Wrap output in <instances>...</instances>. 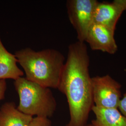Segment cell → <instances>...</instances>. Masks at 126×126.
<instances>
[{"label":"cell","instance_id":"cell-6","mask_svg":"<svg viewBox=\"0 0 126 126\" xmlns=\"http://www.w3.org/2000/svg\"><path fill=\"white\" fill-rule=\"evenodd\" d=\"M114 32L105 26L93 23L87 32L85 42L89 44L92 50L115 54L118 46L114 38Z\"/></svg>","mask_w":126,"mask_h":126},{"label":"cell","instance_id":"cell-12","mask_svg":"<svg viewBox=\"0 0 126 126\" xmlns=\"http://www.w3.org/2000/svg\"><path fill=\"white\" fill-rule=\"evenodd\" d=\"M118 108L122 114L126 117V92L122 96Z\"/></svg>","mask_w":126,"mask_h":126},{"label":"cell","instance_id":"cell-5","mask_svg":"<svg viewBox=\"0 0 126 126\" xmlns=\"http://www.w3.org/2000/svg\"><path fill=\"white\" fill-rule=\"evenodd\" d=\"M94 106L101 108H118L122 98L121 84L109 75L92 78Z\"/></svg>","mask_w":126,"mask_h":126},{"label":"cell","instance_id":"cell-10","mask_svg":"<svg viewBox=\"0 0 126 126\" xmlns=\"http://www.w3.org/2000/svg\"><path fill=\"white\" fill-rule=\"evenodd\" d=\"M92 111L95 115L91 126H126V117L118 108H101L94 106Z\"/></svg>","mask_w":126,"mask_h":126},{"label":"cell","instance_id":"cell-9","mask_svg":"<svg viewBox=\"0 0 126 126\" xmlns=\"http://www.w3.org/2000/svg\"><path fill=\"white\" fill-rule=\"evenodd\" d=\"M33 118L18 110L14 102H6L0 107V126H29Z\"/></svg>","mask_w":126,"mask_h":126},{"label":"cell","instance_id":"cell-4","mask_svg":"<svg viewBox=\"0 0 126 126\" xmlns=\"http://www.w3.org/2000/svg\"><path fill=\"white\" fill-rule=\"evenodd\" d=\"M96 0H68L66 9L70 22L76 32L78 41L85 43L89 28L93 23Z\"/></svg>","mask_w":126,"mask_h":126},{"label":"cell","instance_id":"cell-13","mask_svg":"<svg viewBox=\"0 0 126 126\" xmlns=\"http://www.w3.org/2000/svg\"><path fill=\"white\" fill-rule=\"evenodd\" d=\"M7 84L6 80H0V101L4 99Z\"/></svg>","mask_w":126,"mask_h":126},{"label":"cell","instance_id":"cell-15","mask_svg":"<svg viewBox=\"0 0 126 126\" xmlns=\"http://www.w3.org/2000/svg\"><path fill=\"white\" fill-rule=\"evenodd\" d=\"M86 126H91V125H90V124H87Z\"/></svg>","mask_w":126,"mask_h":126},{"label":"cell","instance_id":"cell-7","mask_svg":"<svg viewBox=\"0 0 126 126\" xmlns=\"http://www.w3.org/2000/svg\"><path fill=\"white\" fill-rule=\"evenodd\" d=\"M124 11L119 0H114L111 3L98 1L94 11L93 23L115 31L117 22Z\"/></svg>","mask_w":126,"mask_h":126},{"label":"cell","instance_id":"cell-11","mask_svg":"<svg viewBox=\"0 0 126 126\" xmlns=\"http://www.w3.org/2000/svg\"><path fill=\"white\" fill-rule=\"evenodd\" d=\"M29 126H52V123L48 118L33 117Z\"/></svg>","mask_w":126,"mask_h":126},{"label":"cell","instance_id":"cell-3","mask_svg":"<svg viewBox=\"0 0 126 126\" xmlns=\"http://www.w3.org/2000/svg\"><path fill=\"white\" fill-rule=\"evenodd\" d=\"M19 102L17 108L33 117H52L57 104L50 88L30 81L22 77L14 81Z\"/></svg>","mask_w":126,"mask_h":126},{"label":"cell","instance_id":"cell-8","mask_svg":"<svg viewBox=\"0 0 126 126\" xmlns=\"http://www.w3.org/2000/svg\"><path fill=\"white\" fill-rule=\"evenodd\" d=\"M15 54L6 49L0 37V80L11 79L14 80L24 76V72L17 65Z\"/></svg>","mask_w":126,"mask_h":126},{"label":"cell","instance_id":"cell-1","mask_svg":"<svg viewBox=\"0 0 126 126\" xmlns=\"http://www.w3.org/2000/svg\"><path fill=\"white\" fill-rule=\"evenodd\" d=\"M90 58L85 43L68 46L67 58L58 89L66 97L70 120L65 126H86L94 106L89 73Z\"/></svg>","mask_w":126,"mask_h":126},{"label":"cell","instance_id":"cell-2","mask_svg":"<svg viewBox=\"0 0 126 126\" xmlns=\"http://www.w3.org/2000/svg\"><path fill=\"white\" fill-rule=\"evenodd\" d=\"M14 54L27 79L46 87L58 88L65 63L64 56L59 50L36 51L27 47L16 50Z\"/></svg>","mask_w":126,"mask_h":126},{"label":"cell","instance_id":"cell-14","mask_svg":"<svg viewBox=\"0 0 126 126\" xmlns=\"http://www.w3.org/2000/svg\"><path fill=\"white\" fill-rule=\"evenodd\" d=\"M119 2L121 4L123 8L124 11H126V0H119Z\"/></svg>","mask_w":126,"mask_h":126}]
</instances>
